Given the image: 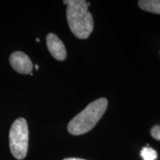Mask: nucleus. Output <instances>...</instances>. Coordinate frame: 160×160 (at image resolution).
<instances>
[{"label": "nucleus", "mask_w": 160, "mask_h": 160, "mask_svg": "<svg viewBox=\"0 0 160 160\" xmlns=\"http://www.w3.org/2000/svg\"><path fill=\"white\" fill-rule=\"evenodd\" d=\"M67 5L66 17L73 34L80 39H87L93 30V19L88 11L89 3L84 0L64 1Z\"/></svg>", "instance_id": "obj_1"}, {"label": "nucleus", "mask_w": 160, "mask_h": 160, "mask_svg": "<svg viewBox=\"0 0 160 160\" xmlns=\"http://www.w3.org/2000/svg\"><path fill=\"white\" fill-rule=\"evenodd\" d=\"M108 102L105 98H99L90 103L80 112L68 125V131L72 135H82L88 133L95 127L107 109Z\"/></svg>", "instance_id": "obj_2"}, {"label": "nucleus", "mask_w": 160, "mask_h": 160, "mask_svg": "<svg viewBox=\"0 0 160 160\" xmlns=\"http://www.w3.org/2000/svg\"><path fill=\"white\" fill-rule=\"evenodd\" d=\"M28 128L24 118H19L12 125L9 133L10 149L16 159H23L28 148Z\"/></svg>", "instance_id": "obj_3"}, {"label": "nucleus", "mask_w": 160, "mask_h": 160, "mask_svg": "<svg viewBox=\"0 0 160 160\" xmlns=\"http://www.w3.org/2000/svg\"><path fill=\"white\" fill-rule=\"evenodd\" d=\"M10 64L13 69L22 74L31 73L33 64L30 58L25 53L16 51L10 57Z\"/></svg>", "instance_id": "obj_4"}, {"label": "nucleus", "mask_w": 160, "mask_h": 160, "mask_svg": "<svg viewBox=\"0 0 160 160\" xmlns=\"http://www.w3.org/2000/svg\"><path fill=\"white\" fill-rule=\"evenodd\" d=\"M47 47L51 54L54 59L63 61L67 56L65 45L61 39L54 33H48L46 37Z\"/></svg>", "instance_id": "obj_5"}, {"label": "nucleus", "mask_w": 160, "mask_h": 160, "mask_svg": "<svg viewBox=\"0 0 160 160\" xmlns=\"http://www.w3.org/2000/svg\"><path fill=\"white\" fill-rule=\"evenodd\" d=\"M139 6L143 11L160 14V0H140Z\"/></svg>", "instance_id": "obj_6"}, {"label": "nucleus", "mask_w": 160, "mask_h": 160, "mask_svg": "<svg viewBox=\"0 0 160 160\" xmlns=\"http://www.w3.org/2000/svg\"><path fill=\"white\" fill-rule=\"evenodd\" d=\"M144 147L140 152V155L144 160H156L157 158V153L154 149L148 147V145Z\"/></svg>", "instance_id": "obj_7"}, {"label": "nucleus", "mask_w": 160, "mask_h": 160, "mask_svg": "<svg viewBox=\"0 0 160 160\" xmlns=\"http://www.w3.org/2000/svg\"><path fill=\"white\" fill-rule=\"evenodd\" d=\"M151 134L154 139L160 140V125H155L152 128Z\"/></svg>", "instance_id": "obj_8"}, {"label": "nucleus", "mask_w": 160, "mask_h": 160, "mask_svg": "<svg viewBox=\"0 0 160 160\" xmlns=\"http://www.w3.org/2000/svg\"><path fill=\"white\" fill-rule=\"evenodd\" d=\"M63 160H85V159H79V158H66V159Z\"/></svg>", "instance_id": "obj_9"}, {"label": "nucleus", "mask_w": 160, "mask_h": 160, "mask_svg": "<svg viewBox=\"0 0 160 160\" xmlns=\"http://www.w3.org/2000/svg\"><path fill=\"white\" fill-rule=\"evenodd\" d=\"M36 69H37V70H38V69H39V66H38L37 65H36Z\"/></svg>", "instance_id": "obj_10"}, {"label": "nucleus", "mask_w": 160, "mask_h": 160, "mask_svg": "<svg viewBox=\"0 0 160 160\" xmlns=\"http://www.w3.org/2000/svg\"><path fill=\"white\" fill-rule=\"evenodd\" d=\"M37 42H39V38H37Z\"/></svg>", "instance_id": "obj_11"}]
</instances>
